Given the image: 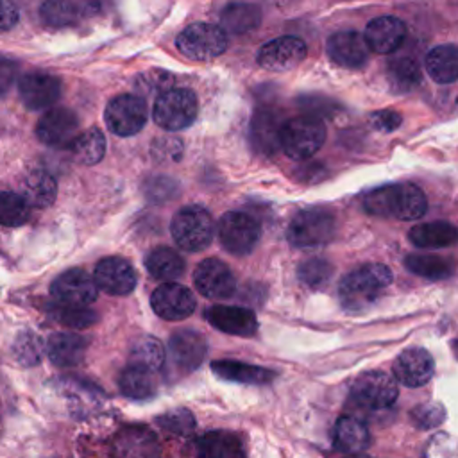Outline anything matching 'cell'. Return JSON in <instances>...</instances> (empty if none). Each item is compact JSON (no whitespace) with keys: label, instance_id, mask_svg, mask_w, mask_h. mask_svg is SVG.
Listing matches in <instances>:
<instances>
[{"label":"cell","instance_id":"cell-1","mask_svg":"<svg viewBox=\"0 0 458 458\" xmlns=\"http://www.w3.org/2000/svg\"><path fill=\"white\" fill-rule=\"evenodd\" d=\"M363 209L374 216L417 220L426 213L428 200L415 184H390L369 191L363 197Z\"/></svg>","mask_w":458,"mask_h":458},{"label":"cell","instance_id":"cell-2","mask_svg":"<svg viewBox=\"0 0 458 458\" xmlns=\"http://www.w3.org/2000/svg\"><path fill=\"white\" fill-rule=\"evenodd\" d=\"M392 270L383 263H365L345 274L338 284L342 306L349 311L369 308L390 284Z\"/></svg>","mask_w":458,"mask_h":458},{"label":"cell","instance_id":"cell-3","mask_svg":"<svg viewBox=\"0 0 458 458\" xmlns=\"http://www.w3.org/2000/svg\"><path fill=\"white\" fill-rule=\"evenodd\" d=\"M174 242L188 252L204 250L215 236V222L209 211L202 206L181 208L170 224Z\"/></svg>","mask_w":458,"mask_h":458},{"label":"cell","instance_id":"cell-4","mask_svg":"<svg viewBox=\"0 0 458 458\" xmlns=\"http://www.w3.org/2000/svg\"><path fill=\"white\" fill-rule=\"evenodd\" d=\"M326 141V125L313 114H301L284 122L281 131L283 152L302 161L320 150Z\"/></svg>","mask_w":458,"mask_h":458},{"label":"cell","instance_id":"cell-5","mask_svg":"<svg viewBox=\"0 0 458 458\" xmlns=\"http://www.w3.org/2000/svg\"><path fill=\"white\" fill-rule=\"evenodd\" d=\"M336 234L335 216L322 208L299 211L288 224L286 238L293 247L310 249L327 245Z\"/></svg>","mask_w":458,"mask_h":458},{"label":"cell","instance_id":"cell-6","mask_svg":"<svg viewBox=\"0 0 458 458\" xmlns=\"http://www.w3.org/2000/svg\"><path fill=\"white\" fill-rule=\"evenodd\" d=\"M199 102L191 89L172 88L154 100L152 118L166 131H181L193 123L197 118Z\"/></svg>","mask_w":458,"mask_h":458},{"label":"cell","instance_id":"cell-7","mask_svg":"<svg viewBox=\"0 0 458 458\" xmlns=\"http://www.w3.org/2000/svg\"><path fill=\"white\" fill-rule=\"evenodd\" d=\"M175 45L188 59L211 61L225 52L227 36L218 25L197 21L179 32Z\"/></svg>","mask_w":458,"mask_h":458},{"label":"cell","instance_id":"cell-8","mask_svg":"<svg viewBox=\"0 0 458 458\" xmlns=\"http://www.w3.org/2000/svg\"><path fill=\"white\" fill-rule=\"evenodd\" d=\"M218 240L234 256H247L259 242L261 227L258 220L242 211H227L218 222Z\"/></svg>","mask_w":458,"mask_h":458},{"label":"cell","instance_id":"cell-9","mask_svg":"<svg viewBox=\"0 0 458 458\" xmlns=\"http://www.w3.org/2000/svg\"><path fill=\"white\" fill-rule=\"evenodd\" d=\"M147 104L140 95L123 93L109 100L106 106L104 120L107 129L116 136L138 134L147 123Z\"/></svg>","mask_w":458,"mask_h":458},{"label":"cell","instance_id":"cell-10","mask_svg":"<svg viewBox=\"0 0 458 458\" xmlns=\"http://www.w3.org/2000/svg\"><path fill=\"white\" fill-rule=\"evenodd\" d=\"M397 385L386 372L369 370L360 374L352 386L351 397L367 410H385L397 399Z\"/></svg>","mask_w":458,"mask_h":458},{"label":"cell","instance_id":"cell-11","mask_svg":"<svg viewBox=\"0 0 458 458\" xmlns=\"http://www.w3.org/2000/svg\"><path fill=\"white\" fill-rule=\"evenodd\" d=\"M50 293L55 302L88 308V304L97 299L98 288L95 279L89 277L84 270L72 268L52 281Z\"/></svg>","mask_w":458,"mask_h":458},{"label":"cell","instance_id":"cell-12","mask_svg":"<svg viewBox=\"0 0 458 458\" xmlns=\"http://www.w3.org/2000/svg\"><path fill=\"white\" fill-rule=\"evenodd\" d=\"M308 54L306 43L297 36H281L265 43L258 52V64L268 72H288Z\"/></svg>","mask_w":458,"mask_h":458},{"label":"cell","instance_id":"cell-13","mask_svg":"<svg viewBox=\"0 0 458 458\" xmlns=\"http://www.w3.org/2000/svg\"><path fill=\"white\" fill-rule=\"evenodd\" d=\"M193 284L208 299H227L236 290V279L231 268L216 258H206L197 265Z\"/></svg>","mask_w":458,"mask_h":458},{"label":"cell","instance_id":"cell-14","mask_svg":"<svg viewBox=\"0 0 458 458\" xmlns=\"http://www.w3.org/2000/svg\"><path fill=\"white\" fill-rule=\"evenodd\" d=\"M111 454L113 458H161V445L147 426H125L114 435Z\"/></svg>","mask_w":458,"mask_h":458},{"label":"cell","instance_id":"cell-15","mask_svg":"<svg viewBox=\"0 0 458 458\" xmlns=\"http://www.w3.org/2000/svg\"><path fill=\"white\" fill-rule=\"evenodd\" d=\"M18 93L29 109L50 107L61 97V81L48 72H27L18 81Z\"/></svg>","mask_w":458,"mask_h":458},{"label":"cell","instance_id":"cell-16","mask_svg":"<svg viewBox=\"0 0 458 458\" xmlns=\"http://www.w3.org/2000/svg\"><path fill=\"white\" fill-rule=\"evenodd\" d=\"M36 134L48 147L72 145L79 136V118L66 107L48 109L38 120Z\"/></svg>","mask_w":458,"mask_h":458},{"label":"cell","instance_id":"cell-17","mask_svg":"<svg viewBox=\"0 0 458 458\" xmlns=\"http://www.w3.org/2000/svg\"><path fill=\"white\" fill-rule=\"evenodd\" d=\"M93 279L97 288L109 295H129L138 283L136 270L123 258H104L95 265Z\"/></svg>","mask_w":458,"mask_h":458},{"label":"cell","instance_id":"cell-18","mask_svg":"<svg viewBox=\"0 0 458 458\" xmlns=\"http://www.w3.org/2000/svg\"><path fill=\"white\" fill-rule=\"evenodd\" d=\"M208 344L204 336L193 329H181L168 340V358L172 367L181 372L195 370L206 358Z\"/></svg>","mask_w":458,"mask_h":458},{"label":"cell","instance_id":"cell-19","mask_svg":"<svg viewBox=\"0 0 458 458\" xmlns=\"http://www.w3.org/2000/svg\"><path fill=\"white\" fill-rule=\"evenodd\" d=\"M150 306L165 320H182L195 310V297L190 288L177 283H163L150 295Z\"/></svg>","mask_w":458,"mask_h":458},{"label":"cell","instance_id":"cell-20","mask_svg":"<svg viewBox=\"0 0 458 458\" xmlns=\"http://www.w3.org/2000/svg\"><path fill=\"white\" fill-rule=\"evenodd\" d=\"M392 372L401 385L417 388L426 385L433 377L435 361L426 349L410 347L394 360Z\"/></svg>","mask_w":458,"mask_h":458},{"label":"cell","instance_id":"cell-21","mask_svg":"<svg viewBox=\"0 0 458 458\" xmlns=\"http://www.w3.org/2000/svg\"><path fill=\"white\" fill-rule=\"evenodd\" d=\"M329 59L344 68H361L369 61L370 48L358 30H340L329 36L326 45Z\"/></svg>","mask_w":458,"mask_h":458},{"label":"cell","instance_id":"cell-22","mask_svg":"<svg viewBox=\"0 0 458 458\" xmlns=\"http://www.w3.org/2000/svg\"><path fill=\"white\" fill-rule=\"evenodd\" d=\"M363 36L369 48L376 54H392L403 45L406 38V25L395 16L383 14L367 23Z\"/></svg>","mask_w":458,"mask_h":458},{"label":"cell","instance_id":"cell-23","mask_svg":"<svg viewBox=\"0 0 458 458\" xmlns=\"http://www.w3.org/2000/svg\"><path fill=\"white\" fill-rule=\"evenodd\" d=\"M283 118L272 107H261L252 114L250 120V143L259 154H274L281 147V131H283Z\"/></svg>","mask_w":458,"mask_h":458},{"label":"cell","instance_id":"cell-24","mask_svg":"<svg viewBox=\"0 0 458 458\" xmlns=\"http://www.w3.org/2000/svg\"><path fill=\"white\" fill-rule=\"evenodd\" d=\"M206 318L218 331L234 336H252L258 329L256 315L242 306H211L206 310Z\"/></svg>","mask_w":458,"mask_h":458},{"label":"cell","instance_id":"cell-25","mask_svg":"<svg viewBox=\"0 0 458 458\" xmlns=\"http://www.w3.org/2000/svg\"><path fill=\"white\" fill-rule=\"evenodd\" d=\"M45 347L50 361L64 369V367H75L84 360L88 340L77 333L59 331L48 336Z\"/></svg>","mask_w":458,"mask_h":458},{"label":"cell","instance_id":"cell-26","mask_svg":"<svg viewBox=\"0 0 458 458\" xmlns=\"http://www.w3.org/2000/svg\"><path fill=\"white\" fill-rule=\"evenodd\" d=\"M98 5L93 2L50 0L41 5V18L50 27H68L86 16H93Z\"/></svg>","mask_w":458,"mask_h":458},{"label":"cell","instance_id":"cell-27","mask_svg":"<svg viewBox=\"0 0 458 458\" xmlns=\"http://www.w3.org/2000/svg\"><path fill=\"white\" fill-rule=\"evenodd\" d=\"M333 445L347 454H358L370 445L369 428L356 417L344 415L333 428Z\"/></svg>","mask_w":458,"mask_h":458},{"label":"cell","instance_id":"cell-28","mask_svg":"<svg viewBox=\"0 0 458 458\" xmlns=\"http://www.w3.org/2000/svg\"><path fill=\"white\" fill-rule=\"evenodd\" d=\"M211 370L225 381H236V383H247V385H265L276 377L274 370H268L258 365H249L243 361H234V360L213 361Z\"/></svg>","mask_w":458,"mask_h":458},{"label":"cell","instance_id":"cell-29","mask_svg":"<svg viewBox=\"0 0 458 458\" xmlns=\"http://www.w3.org/2000/svg\"><path fill=\"white\" fill-rule=\"evenodd\" d=\"M408 240L415 247L438 249L458 243V227L449 222H426L410 229Z\"/></svg>","mask_w":458,"mask_h":458},{"label":"cell","instance_id":"cell-30","mask_svg":"<svg viewBox=\"0 0 458 458\" xmlns=\"http://www.w3.org/2000/svg\"><path fill=\"white\" fill-rule=\"evenodd\" d=\"M57 195V182L47 170H30L21 181V197L32 208H48Z\"/></svg>","mask_w":458,"mask_h":458},{"label":"cell","instance_id":"cell-31","mask_svg":"<svg viewBox=\"0 0 458 458\" xmlns=\"http://www.w3.org/2000/svg\"><path fill=\"white\" fill-rule=\"evenodd\" d=\"M426 72L438 84H449L458 79V47L445 43L433 47L426 54Z\"/></svg>","mask_w":458,"mask_h":458},{"label":"cell","instance_id":"cell-32","mask_svg":"<svg viewBox=\"0 0 458 458\" xmlns=\"http://www.w3.org/2000/svg\"><path fill=\"white\" fill-rule=\"evenodd\" d=\"M148 274L163 283L179 279L184 274V259L170 247H156L145 258Z\"/></svg>","mask_w":458,"mask_h":458},{"label":"cell","instance_id":"cell-33","mask_svg":"<svg viewBox=\"0 0 458 458\" xmlns=\"http://www.w3.org/2000/svg\"><path fill=\"white\" fill-rule=\"evenodd\" d=\"M261 21V11L254 4H227L220 13V29L231 34H243L256 29Z\"/></svg>","mask_w":458,"mask_h":458},{"label":"cell","instance_id":"cell-34","mask_svg":"<svg viewBox=\"0 0 458 458\" xmlns=\"http://www.w3.org/2000/svg\"><path fill=\"white\" fill-rule=\"evenodd\" d=\"M118 386L125 397L148 399L150 395L156 394L157 388L156 372L127 365L118 377Z\"/></svg>","mask_w":458,"mask_h":458},{"label":"cell","instance_id":"cell-35","mask_svg":"<svg viewBox=\"0 0 458 458\" xmlns=\"http://www.w3.org/2000/svg\"><path fill=\"white\" fill-rule=\"evenodd\" d=\"M404 267L422 277L428 279H445L454 274L456 263L451 258L437 256V254H408L404 259Z\"/></svg>","mask_w":458,"mask_h":458},{"label":"cell","instance_id":"cell-36","mask_svg":"<svg viewBox=\"0 0 458 458\" xmlns=\"http://www.w3.org/2000/svg\"><path fill=\"white\" fill-rule=\"evenodd\" d=\"M70 150H72V156L77 163L91 166V165L98 163L104 157V154H106V138H104L100 129L91 127V129L81 132L73 140V143L70 145Z\"/></svg>","mask_w":458,"mask_h":458},{"label":"cell","instance_id":"cell-37","mask_svg":"<svg viewBox=\"0 0 458 458\" xmlns=\"http://www.w3.org/2000/svg\"><path fill=\"white\" fill-rule=\"evenodd\" d=\"M165 363V349L154 336H140L129 352V365L156 372Z\"/></svg>","mask_w":458,"mask_h":458},{"label":"cell","instance_id":"cell-38","mask_svg":"<svg viewBox=\"0 0 458 458\" xmlns=\"http://www.w3.org/2000/svg\"><path fill=\"white\" fill-rule=\"evenodd\" d=\"M386 77L394 91L406 93L420 84V68L411 57L394 59L386 68Z\"/></svg>","mask_w":458,"mask_h":458},{"label":"cell","instance_id":"cell-39","mask_svg":"<svg viewBox=\"0 0 458 458\" xmlns=\"http://www.w3.org/2000/svg\"><path fill=\"white\" fill-rule=\"evenodd\" d=\"M30 216V206L14 191H0V224L5 227H18Z\"/></svg>","mask_w":458,"mask_h":458},{"label":"cell","instance_id":"cell-40","mask_svg":"<svg viewBox=\"0 0 458 458\" xmlns=\"http://www.w3.org/2000/svg\"><path fill=\"white\" fill-rule=\"evenodd\" d=\"M48 313L61 326L73 327V329H84L97 322V313L93 310L82 308V306H68V304L55 302V301L48 308Z\"/></svg>","mask_w":458,"mask_h":458},{"label":"cell","instance_id":"cell-41","mask_svg":"<svg viewBox=\"0 0 458 458\" xmlns=\"http://www.w3.org/2000/svg\"><path fill=\"white\" fill-rule=\"evenodd\" d=\"M200 458H231L236 451V438L229 433L215 431L199 440Z\"/></svg>","mask_w":458,"mask_h":458},{"label":"cell","instance_id":"cell-42","mask_svg":"<svg viewBox=\"0 0 458 458\" xmlns=\"http://www.w3.org/2000/svg\"><path fill=\"white\" fill-rule=\"evenodd\" d=\"M172 82H174V75L166 70H145L134 81L136 91L141 95V98L143 97H156L157 98L165 91L172 89L170 88Z\"/></svg>","mask_w":458,"mask_h":458},{"label":"cell","instance_id":"cell-43","mask_svg":"<svg viewBox=\"0 0 458 458\" xmlns=\"http://www.w3.org/2000/svg\"><path fill=\"white\" fill-rule=\"evenodd\" d=\"M43 349H45L43 340L38 335H34L32 331L20 333L13 344L14 358L18 360V363H21L25 367L39 363V360L43 356Z\"/></svg>","mask_w":458,"mask_h":458},{"label":"cell","instance_id":"cell-44","mask_svg":"<svg viewBox=\"0 0 458 458\" xmlns=\"http://www.w3.org/2000/svg\"><path fill=\"white\" fill-rule=\"evenodd\" d=\"M143 193L148 202L165 204L179 195V182L166 175H154L145 181Z\"/></svg>","mask_w":458,"mask_h":458},{"label":"cell","instance_id":"cell-45","mask_svg":"<svg viewBox=\"0 0 458 458\" xmlns=\"http://www.w3.org/2000/svg\"><path fill=\"white\" fill-rule=\"evenodd\" d=\"M297 274H299V279L308 288H322L329 281L333 268L327 261L313 258V259H306L304 263H301Z\"/></svg>","mask_w":458,"mask_h":458},{"label":"cell","instance_id":"cell-46","mask_svg":"<svg viewBox=\"0 0 458 458\" xmlns=\"http://www.w3.org/2000/svg\"><path fill=\"white\" fill-rule=\"evenodd\" d=\"M156 420L163 429H166L174 435H188L195 428V417L186 408H174V410L159 415Z\"/></svg>","mask_w":458,"mask_h":458},{"label":"cell","instance_id":"cell-47","mask_svg":"<svg viewBox=\"0 0 458 458\" xmlns=\"http://www.w3.org/2000/svg\"><path fill=\"white\" fill-rule=\"evenodd\" d=\"M152 156L156 157V161H165V163L179 161L182 156V140L175 136L156 138L152 143Z\"/></svg>","mask_w":458,"mask_h":458},{"label":"cell","instance_id":"cell-48","mask_svg":"<svg viewBox=\"0 0 458 458\" xmlns=\"http://www.w3.org/2000/svg\"><path fill=\"white\" fill-rule=\"evenodd\" d=\"M444 415H445L444 408H442L440 404H435V403H431V404H422V406L415 408L413 413H411L413 420H415L417 426H420V428L437 426V424L444 419Z\"/></svg>","mask_w":458,"mask_h":458},{"label":"cell","instance_id":"cell-49","mask_svg":"<svg viewBox=\"0 0 458 458\" xmlns=\"http://www.w3.org/2000/svg\"><path fill=\"white\" fill-rule=\"evenodd\" d=\"M369 122L370 125L376 129V131H381V132H392L395 131L401 122H403V116L392 109H383V111H374L370 113L369 116Z\"/></svg>","mask_w":458,"mask_h":458},{"label":"cell","instance_id":"cell-50","mask_svg":"<svg viewBox=\"0 0 458 458\" xmlns=\"http://www.w3.org/2000/svg\"><path fill=\"white\" fill-rule=\"evenodd\" d=\"M18 61L9 55H0V95H5L18 75Z\"/></svg>","mask_w":458,"mask_h":458},{"label":"cell","instance_id":"cell-51","mask_svg":"<svg viewBox=\"0 0 458 458\" xmlns=\"http://www.w3.org/2000/svg\"><path fill=\"white\" fill-rule=\"evenodd\" d=\"M20 20V11L11 2H0V30L13 29Z\"/></svg>","mask_w":458,"mask_h":458},{"label":"cell","instance_id":"cell-52","mask_svg":"<svg viewBox=\"0 0 458 458\" xmlns=\"http://www.w3.org/2000/svg\"><path fill=\"white\" fill-rule=\"evenodd\" d=\"M345 458H370V456H367V454H363V453H358V454H349V456H345Z\"/></svg>","mask_w":458,"mask_h":458},{"label":"cell","instance_id":"cell-53","mask_svg":"<svg viewBox=\"0 0 458 458\" xmlns=\"http://www.w3.org/2000/svg\"><path fill=\"white\" fill-rule=\"evenodd\" d=\"M453 351H454V354L458 356V340H454V342H453Z\"/></svg>","mask_w":458,"mask_h":458},{"label":"cell","instance_id":"cell-54","mask_svg":"<svg viewBox=\"0 0 458 458\" xmlns=\"http://www.w3.org/2000/svg\"><path fill=\"white\" fill-rule=\"evenodd\" d=\"M456 104H458V100H456Z\"/></svg>","mask_w":458,"mask_h":458}]
</instances>
